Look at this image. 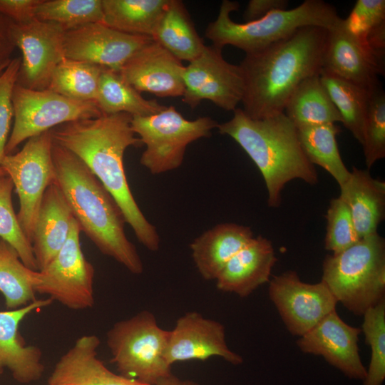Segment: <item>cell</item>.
Returning a JSON list of instances; mask_svg holds the SVG:
<instances>
[{
	"label": "cell",
	"instance_id": "obj_45",
	"mask_svg": "<svg viewBox=\"0 0 385 385\" xmlns=\"http://www.w3.org/2000/svg\"><path fill=\"white\" fill-rule=\"evenodd\" d=\"M9 62L0 66V73L6 68V67L8 66Z\"/></svg>",
	"mask_w": 385,
	"mask_h": 385
},
{
	"label": "cell",
	"instance_id": "obj_36",
	"mask_svg": "<svg viewBox=\"0 0 385 385\" xmlns=\"http://www.w3.org/2000/svg\"><path fill=\"white\" fill-rule=\"evenodd\" d=\"M361 332L371 348V359L363 385H382L385 379V299L363 314Z\"/></svg>",
	"mask_w": 385,
	"mask_h": 385
},
{
	"label": "cell",
	"instance_id": "obj_47",
	"mask_svg": "<svg viewBox=\"0 0 385 385\" xmlns=\"http://www.w3.org/2000/svg\"><path fill=\"white\" fill-rule=\"evenodd\" d=\"M46 385H48V384H46Z\"/></svg>",
	"mask_w": 385,
	"mask_h": 385
},
{
	"label": "cell",
	"instance_id": "obj_24",
	"mask_svg": "<svg viewBox=\"0 0 385 385\" xmlns=\"http://www.w3.org/2000/svg\"><path fill=\"white\" fill-rule=\"evenodd\" d=\"M339 187V197L349 207L360 239L377 232L385 217L384 181L373 178L368 169L354 166Z\"/></svg>",
	"mask_w": 385,
	"mask_h": 385
},
{
	"label": "cell",
	"instance_id": "obj_8",
	"mask_svg": "<svg viewBox=\"0 0 385 385\" xmlns=\"http://www.w3.org/2000/svg\"><path fill=\"white\" fill-rule=\"evenodd\" d=\"M217 121L207 116L187 120L173 106L145 116H132L131 126L145 149L140 164L151 174L179 168L191 143L211 135Z\"/></svg>",
	"mask_w": 385,
	"mask_h": 385
},
{
	"label": "cell",
	"instance_id": "obj_31",
	"mask_svg": "<svg viewBox=\"0 0 385 385\" xmlns=\"http://www.w3.org/2000/svg\"><path fill=\"white\" fill-rule=\"evenodd\" d=\"M319 76L342 123L361 144L371 91L323 69Z\"/></svg>",
	"mask_w": 385,
	"mask_h": 385
},
{
	"label": "cell",
	"instance_id": "obj_32",
	"mask_svg": "<svg viewBox=\"0 0 385 385\" xmlns=\"http://www.w3.org/2000/svg\"><path fill=\"white\" fill-rule=\"evenodd\" d=\"M37 271L26 267L16 250L0 238V292L7 309H15L35 301Z\"/></svg>",
	"mask_w": 385,
	"mask_h": 385
},
{
	"label": "cell",
	"instance_id": "obj_40",
	"mask_svg": "<svg viewBox=\"0 0 385 385\" xmlns=\"http://www.w3.org/2000/svg\"><path fill=\"white\" fill-rule=\"evenodd\" d=\"M21 63V58H12L0 73V165L6 155V145L14 117L12 96L18 81Z\"/></svg>",
	"mask_w": 385,
	"mask_h": 385
},
{
	"label": "cell",
	"instance_id": "obj_33",
	"mask_svg": "<svg viewBox=\"0 0 385 385\" xmlns=\"http://www.w3.org/2000/svg\"><path fill=\"white\" fill-rule=\"evenodd\" d=\"M342 25L349 34L384 61V0H357L349 16L342 19Z\"/></svg>",
	"mask_w": 385,
	"mask_h": 385
},
{
	"label": "cell",
	"instance_id": "obj_2",
	"mask_svg": "<svg viewBox=\"0 0 385 385\" xmlns=\"http://www.w3.org/2000/svg\"><path fill=\"white\" fill-rule=\"evenodd\" d=\"M328 29L302 27L287 38L250 54L239 65L244 81L241 103L252 119L284 113L299 84L322 69Z\"/></svg>",
	"mask_w": 385,
	"mask_h": 385
},
{
	"label": "cell",
	"instance_id": "obj_22",
	"mask_svg": "<svg viewBox=\"0 0 385 385\" xmlns=\"http://www.w3.org/2000/svg\"><path fill=\"white\" fill-rule=\"evenodd\" d=\"M277 261L272 242L261 235L254 237L225 265L215 279L216 287L246 297L270 281Z\"/></svg>",
	"mask_w": 385,
	"mask_h": 385
},
{
	"label": "cell",
	"instance_id": "obj_5",
	"mask_svg": "<svg viewBox=\"0 0 385 385\" xmlns=\"http://www.w3.org/2000/svg\"><path fill=\"white\" fill-rule=\"evenodd\" d=\"M238 8L236 1H222L217 19L205 30V37L213 46L222 49L231 45L245 54L253 53L302 27L314 26L330 29L342 19L336 9L322 0H306L294 9H274L259 19L245 23H236L230 18V13Z\"/></svg>",
	"mask_w": 385,
	"mask_h": 385
},
{
	"label": "cell",
	"instance_id": "obj_3",
	"mask_svg": "<svg viewBox=\"0 0 385 385\" xmlns=\"http://www.w3.org/2000/svg\"><path fill=\"white\" fill-rule=\"evenodd\" d=\"M55 183L66 197L81 232L101 252L134 274L143 264L125 232L124 215L111 193L75 154L53 141Z\"/></svg>",
	"mask_w": 385,
	"mask_h": 385
},
{
	"label": "cell",
	"instance_id": "obj_29",
	"mask_svg": "<svg viewBox=\"0 0 385 385\" xmlns=\"http://www.w3.org/2000/svg\"><path fill=\"white\" fill-rule=\"evenodd\" d=\"M95 102L105 115L125 113L132 116H145L157 113L166 107L155 100L145 99L118 71L104 67Z\"/></svg>",
	"mask_w": 385,
	"mask_h": 385
},
{
	"label": "cell",
	"instance_id": "obj_37",
	"mask_svg": "<svg viewBox=\"0 0 385 385\" xmlns=\"http://www.w3.org/2000/svg\"><path fill=\"white\" fill-rule=\"evenodd\" d=\"M14 189L9 176L0 177V238L16 250L26 267L38 271L31 244L25 235L13 207Z\"/></svg>",
	"mask_w": 385,
	"mask_h": 385
},
{
	"label": "cell",
	"instance_id": "obj_1",
	"mask_svg": "<svg viewBox=\"0 0 385 385\" xmlns=\"http://www.w3.org/2000/svg\"><path fill=\"white\" fill-rule=\"evenodd\" d=\"M125 113L68 122L51 130L53 141L78 156L98 178L120 206L138 240L150 251L160 248L154 225L144 216L125 176L124 154L143 145Z\"/></svg>",
	"mask_w": 385,
	"mask_h": 385
},
{
	"label": "cell",
	"instance_id": "obj_9",
	"mask_svg": "<svg viewBox=\"0 0 385 385\" xmlns=\"http://www.w3.org/2000/svg\"><path fill=\"white\" fill-rule=\"evenodd\" d=\"M12 103L14 122L6 155L11 154L24 141L56 126L102 115L95 101H76L50 89H30L17 83Z\"/></svg>",
	"mask_w": 385,
	"mask_h": 385
},
{
	"label": "cell",
	"instance_id": "obj_21",
	"mask_svg": "<svg viewBox=\"0 0 385 385\" xmlns=\"http://www.w3.org/2000/svg\"><path fill=\"white\" fill-rule=\"evenodd\" d=\"M100 339L83 335L63 354L48 379V385H149L117 374L98 358Z\"/></svg>",
	"mask_w": 385,
	"mask_h": 385
},
{
	"label": "cell",
	"instance_id": "obj_17",
	"mask_svg": "<svg viewBox=\"0 0 385 385\" xmlns=\"http://www.w3.org/2000/svg\"><path fill=\"white\" fill-rule=\"evenodd\" d=\"M361 332V329L348 324L334 311L299 337L297 344L305 354L323 356L346 376L364 380L366 369L358 346Z\"/></svg>",
	"mask_w": 385,
	"mask_h": 385
},
{
	"label": "cell",
	"instance_id": "obj_11",
	"mask_svg": "<svg viewBox=\"0 0 385 385\" xmlns=\"http://www.w3.org/2000/svg\"><path fill=\"white\" fill-rule=\"evenodd\" d=\"M81 232L74 218L63 246L43 269L37 271L34 284L36 294L47 295L73 310L91 308L95 302V269L81 250Z\"/></svg>",
	"mask_w": 385,
	"mask_h": 385
},
{
	"label": "cell",
	"instance_id": "obj_10",
	"mask_svg": "<svg viewBox=\"0 0 385 385\" xmlns=\"http://www.w3.org/2000/svg\"><path fill=\"white\" fill-rule=\"evenodd\" d=\"M51 130L28 139L17 153L6 155L0 166L13 182L19 201L17 217L31 244L37 214L46 188L55 183Z\"/></svg>",
	"mask_w": 385,
	"mask_h": 385
},
{
	"label": "cell",
	"instance_id": "obj_23",
	"mask_svg": "<svg viewBox=\"0 0 385 385\" xmlns=\"http://www.w3.org/2000/svg\"><path fill=\"white\" fill-rule=\"evenodd\" d=\"M73 219L63 192L52 183L43 195L31 240L38 271L43 269L62 248Z\"/></svg>",
	"mask_w": 385,
	"mask_h": 385
},
{
	"label": "cell",
	"instance_id": "obj_14",
	"mask_svg": "<svg viewBox=\"0 0 385 385\" xmlns=\"http://www.w3.org/2000/svg\"><path fill=\"white\" fill-rule=\"evenodd\" d=\"M65 32L56 23L36 19L25 23L12 21V38L22 55L17 83L34 90L48 88L53 72L66 58Z\"/></svg>",
	"mask_w": 385,
	"mask_h": 385
},
{
	"label": "cell",
	"instance_id": "obj_26",
	"mask_svg": "<svg viewBox=\"0 0 385 385\" xmlns=\"http://www.w3.org/2000/svg\"><path fill=\"white\" fill-rule=\"evenodd\" d=\"M152 38L180 61H192L205 47L179 0L168 1Z\"/></svg>",
	"mask_w": 385,
	"mask_h": 385
},
{
	"label": "cell",
	"instance_id": "obj_16",
	"mask_svg": "<svg viewBox=\"0 0 385 385\" xmlns=\"http://www.w3.org/2000/svg\"><path fill=\"white\" fill-rule=\"evenodd\" d=\"M212 356L221 357L234 365L243 361L240 355L228 347L221 323L196 312H186L169 330L165 351L167 363L172 366L175 362L204 361Z\"/></svg>",
	"mask_w": 385,
	"mask_h": 385
},
{
	"label": "cell",
	"instance_id": "obj_7",
	"mask_svg": "<svg viewBox=\"0 0 385 385\" xmlns=\"http://www.w3.org/2000/svg\"><path fill=\"white\" fill-rule=\"evenodd\" d=\"M169 330L147 310L119 321L108 331L111 361L120 374L149 385L172 374L165 359Z\"/></svg>",
	"mask_w": 385,
	"mask_h": 385
},
{
	"label": "cell",
	"instance_id": "obj_35",
	"mask_svg": "<svg viewBox=\"0 0 385 385\" xmlns=\"http://www.w3.org/2000/svg\"><path fill=\"white\" fill-rule=\"evenodd\" d=\"M35 18L56 23L66 31L92 23H103L102 0H42Z\"/></svg>",
	"mask_w": 385,
	"mask_h": 385
},
{
	"label": "cell",
	"instance_id": "obj_38",
	"mask_svg": "<svg viewBox=\"0 0 385 385\" xmlns=\"http://www.w3.org/2000/svg\"><path fill=\"white\" fill-rule=\"evenodd\" d=\"M361 145L368 170L385 157V93L381 84L370 91Z\"/></svg>",
	"mask_w": 385,
	"mask_h": 385
},
{
	"label": "cell",
	"instance_id": "obj_20",
	"mask_svg": "<svg viewBox=\"0 0 385 385\" xmlns=\"http://www.w3.org/2000/svg\"><path fill=\"white\" fill-rule=\"evenodd\" d=\"M52 302L48 297L18 309L0 311V375L7 369L16 381L24 384L41 378L45 371L42 351L36 346L26 344L19 325L29 314Z\"/></svg>",
	"mask_w": 385,
	"mask_h": 385
},
{
	"label": "cell",
	"instance_id": "obj_42",
	"mask_svg": "<svg viewBox=\"0 0 385 385\" xmlns=\"http://www.w3.org/2000/svg\"><path fill=\"white\" fill-rule=\"evenodd\" d=\"M285 0H250L244 12L245 22L259 19L274 9H286Z\"/></svg>",
	"mask_w": 385,
	"mask_h": 385
},
{
	"label": "cell",
	"instance_id": "obj_39",
	"mask_svg": "<svg viewBox=\"0 0 385 385\" xmlns=\"http://www.w3.org/2000/svg\"><path fill=\"white\" fill-rule=\"evenodd\" d=\"M325 217L327 224L324 248L327 250L338 254L360 240L350 210L339 197L331 200Z\"/></svg>",
	"mask_w": 385,
	"mask_h": 385
},
{
	"label": "cell",
	"instance_id": "obj_44",
	"mask_svg": "<svg viewBox=\"0 0 385 385\" xmlns=\"http://www.w3.org/2000/svg\"><path fill=\"white\" fill-rule=\"evenodd\" d=\"M155 385H202L197 382L181 379L173 374L159 380Z\"/></svg>",
	"mask_w": 385,
	"mask_h": 385
},
{
	"label": "cell",
	"instance_id": "obj_25",
	"mask_svg": "<svg viewBox=\"0 0 385 385\" xmlns=\"http://www.w3.org/2000/svg\"><path fill=\"white\" fill-rule=\"evenodd\" d=\"M250 227L235 223L214 226L190 245L192 257L204 279H215L227 262L252 238Z\"/></svg>",
	"mask_w": 385,
	"mask_h": 385
},
{
	"label": "cell",
	"instance_id": "obj_27",
	"mask_svg": "<svg viewBox=\"0 0 385 385\" xmlns=\"http://www.w3.org/2000/svg\"><path fill=\"white\" fill-rule=\"evenodd\" d=\"M284 113L296 128L342 123L319 74L307 78L299 84L289 98Z\"/></svg>",
	"mask_w": 385,
	"mask_h": 385
},
{
	"label": "cell",
	"instance_id": "obj_15",
	"mask_svg": "<svg viewBox=\"0 0 385 385\" xmlns=\"http://www.w3.org/2000/svg\"><path fill=\"white\" fill-rule=\"evenodd\" d=\"M153 40L149 36L121 32L103 23H92L65 32V57L119 72L138 51Z\"/></svg>",
	"mask_w": 385,
	"mask_h": 385
},
{
	"label": "cell",
	"instance_id": "obj_12",
	"mask_svg": "<svg viewBox=\"0 0 385 385\" xmlns=\"http://www.w3.org/2000/svg\"><path fill=\"white\" fill-rule=\"evenodd\" d=\"M222 50L205 46L202 52L185 66L183 101L192 109L202 101L212 102L227 111H234L242 101L244 81L240 66L227 62Z\"/></svg>",
	"mask_w": 385,
	"mask_h": 385
},
{
	"label": "cell",
	"instance_id": "obj_41",
	"mask_svg": "<svg viewBox=\"0 0 385 385\" xmlns=\"http://www.w3.org/2000/svg\"><path fill=\"white\" fill-rule=\"evenodd\" d=\"M42 0H0V15L15 23H25L35 18Z\"/></svg>",
	"mask_w": 385,
	"mask_h": 385
},
{
	"label": "cell",
	"instance_id": "obj_34",
	"mask_svg": "<svg viewBox=\"0 0 385 385\" xmlns=\"http://www.w3.org/2000/svg\"><path fill=\"white\" fill-rule=\"evenodd\" d=\"M103 67L65 58L55 68L48 88L81 101H95Z\"/></svg>",
	"mask_w": 385,
	"mask_h": 385
},
{
	"label": "cell",
	"instance_id": "obj_18",
	"mask_svg": "<svg viewBox=\"0 0 385 385\" xmlns=\"http://www.w3.org/2000/svg\"><path fill=\"white\" fill-rule=\"evenodd\" d=\"M182 62L154 40L138 51L122 67L121 77L140 93L158 97L183 96Z\"/></svg>",
	"mask_w": 385,
	"mask_h": 385
},
{
	"label": "cell",
	"instance_id": "obj_4",
	"mask_svg": "<svg viewBox=\"0 0 385 385\" xmlns=\"http://www.w3.org/2000/svg\"><path fill=\"white\" fill-rule=\"evenodd\" d=\"M232 118L218 123L220 134L236 141L260 171L267 190V204L278 207L282 190L294 179L314 185L318 175L307 158L297 130L284 113L265 119H252L237 108Z\"/></svg>",
	"mask_w": 385,
	"mask_h": 385
},
{
	"label": "cell",
	"instance_id": "obj_19",
	"mask_svg": "<svg viewBox=\"0 0 385 385\" xmlns=\"http://www.w3.org/2000/svg\"><path fill=\"white\" fill-rule=\"evenodd\" d=\"M322 69L371 91L381 84L378 77L384 73V61L349 34L341 19L327 31Z\"/></svg>",
	"mask_w": 385,
	"mask_h": 385
},
{
	"label": "cell",
	"instance_id": "obj_13",
	"mask_svg": "<svg viewBox=\"0 0 385 385\" xmlns=\"http://www.w3.org/2000/svg\"><path fill=\"white\" fill-rule=\"evenodd\" d=\"M269 282V297L293 335L302 337L336 311L338 302L322 281L307 283L296 272L287 271Z\"/></svg>",
	"mask_w": 385,
	"mask_h": 385
},
{
	"label": "cell",
	"instance_id": "obj_46",
	"mask_svg": "<svg viewBox=\"0 0 385 385\" xmlns=\"http://www.w3.org/2000/svg\"><path fill=\"white\" fill-rule=\"evenodd\" d=\"M6 175V172L4 170V169L0 166V177Z\"/></svg>",
	"mask_w": 385,
	"mask_h": 385
},
{
	"label": "cell",
	"instance_id": "obj_6",
	"mask_svg": "<svg viewBox=\"0 0 385 385\" xmlns=\"http://www.w3.org/2000/svg\"><path fill=\"white\" fill-rule=\"evenodd\" d=\"M323 283L337 302L356 315L385 299V241L378 232L361 238L322 265Z\"/></svg>",
	"mask_w": 385,
	"mask_h": 385
},
{
	"label": "cell",
	"instance_id": "obj_28",
	"mask_svg": "<svg viewBox=\"0 0 385 385\" xmlns=\"http://www.w3.org/2000/svg\"><path fill=\"white\" fill-rule=\"evenodd\" d=\"M168 1L102 0L103 24L125 34L152 38Z\"/></svg>",
	"mask_w": 385,
	"mask_h": 385
},
{
	"label": "cell",
	"instance_id": "obj_43",
	"mask_svg": "<svg viewBox=\"0 0 385 385\" xmlns=\"http://www.w3.org/2000/svg\"><path fill=\"white\" fill-rule=\"evenodd\" d=\"M11 24L12 21L0 15V66L11 61L16 48L11 35Z\"/></svg>",
	"mask_w": 385,
	"mask_h": 385
},
{
	"label": "cell",
	"instance_id": "obj_30",
	"mask_svg": "<svg viewBox=\"0 0 385 385\" xmlns=\"http://www.w3.org/2000/svg\"><path fill=\"white\" fill-rule=\"evenodd\" d=\"M297 130L308 160L327 170L342 185L349 177L350 171L345 166L337 145L339 126L329 123L304 125L297 127Z\"/></svg>",
	"mask_w": 385,
	"mask_h": 385
}]
</instances>
